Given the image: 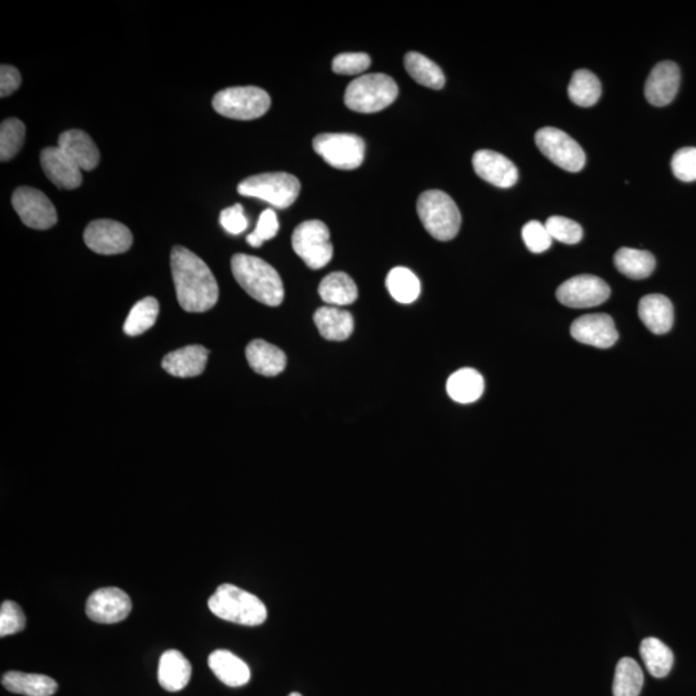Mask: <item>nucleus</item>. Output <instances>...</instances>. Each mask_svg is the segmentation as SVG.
<instances>
[{"label": "nucleus", "instance_id": "ea45409f", "mask_svg": "<svg viewBox=\"0 0 696 696\" xmlns=\"http://www.w3.org/2000/svg\"><path fill=\"white\" fill-rule=\"evenodd\" d=\"M522 239L532 253H543L550 249L552 238L546 225L539 221H530L522 227Z\"/></svg>", "mask_w": 696, "mask_h": 696}, {"label": "nucleus", "instance_id": "4be33fe9", "mask_svg": "<svg viewBox=\"0 0 696 696\" xmlns=\"http://www.w3.org/2000/svg\"><path fill=\"white\" fill-rule=\"evenodd\" d=\"M193 668L178 650H167L159 660L158 680L164 690L177 693L189 685Z\"/></svg>", "mask_w": 696, "mask_h": 696}, {"label": "nucleus", "instance_id": "39448f33", "mask_svg": "<svg viewBox=\"0 0 696 696\" xmlns=\"http://www.w3.org/2000/svg\"><path fill=\"white\" fill-rule=\"evenodd\" d=\"M399 95V87L386 74H368L352 80L346 89L345 104L356 113H378L390 106Z\"/></svg>", "mask_w": 696, "mask_h": 696}, {"label": "nucleus", "instance_id": "f8f14e48", "mask_svg": "<svg viewBox=\"0 0 696 696\" xmlns=\"http://www.w3.org/2000/svg\"><path fill=\"white\" fill-rule=\"evenodd\" d=\"M557 300L571 309H588L609 300L610 288L595 275L574 276L562 283L556 292Z\"/></svg>", "mask_w": 696, "mask_h": 696}, {"label": "nucleus", "instance_id": "c756f323", "mask_svg": "<svg viewBox=\"0 0 696 696\" xmlns=\"http://www.w3.org/2000/svg\"><path fill=\"white\" fill-rule=\"evenodd\" d=\"M404 65L410 77L421 86L431 89H441L445 86V75L440 66L430 58L418 52L406 53Z\"/></svg>", "mask_w": 696, "mask_h": 696}, {"label": "nucleus", "instance_id": "a18cd8bd", "mask_svg": "<svg viewBox=\"0 0 696 696\" xmlns=\"http://www.w3.org/2000/svg\"><path fill=\"white\" fill-rule=\"evenodd\" d=\"M289 696H302L300 693H292Z\"/></svg>", "mask_w": 696, "mask_h": 696}, {"label": "nucleus", "instance_id": "bb28decb", "mask_svg": "<svg viewBox=\"0 0 696 696\" xmlns=\"http://www.w3.org/2000/svg\"><path fill=\"white\" fill-rule=\"evenodd\" d=\"M485 382L477 370L463 368L449 377L446 391L450 399L459 404H471L484 394Z\"/></svg>", "mask_w": 696, "mask_h": 696}, {"label": "nucleus", "instance_id": "c9c22d12", "mask_svg": "<svg viewBox=\"0 0 696 696\" xmlns=\"http://www.w3.org/2000/svg\"><path fill=\"white\" fill-rule=\"evenodd\" d=\"M25 124L20 119L10 118L0 126V160L10 162L24 146Z\"/></svg>", "mask_w": 696, "mask_h": 696}, {"label": "nucleus", "instance_id": "9d476101", "mask_svg": "<svg viewBox=\"0 0 696 696\" xmlns=\"http://www.w3.org/2000/svg\"><path fill=\"white\" fill-rule=\"evenodd\" d=\"M535 144L541 153L566 172H580L586 165L582 146L559 128L544 127L535 135Z\"/></svg>", "mask_w": 696, "mask_h": 696}, {"label": "nucleus", "instance_id": "9b49d317", "mask_svg": "<svg viewBox=\"0 0 696 696\" xmlns=\"http://www.w3.org/2000/svg\"><path fill=\"white\" fill-rule=\"evenodd\" d=\"M12 205L22 223L30 229L47 230L57 223L55 205L34 187H19L12 195Z\"/></svg>", "mask_w": 696, "mask_h": 696}, {"label": "nucleus", "instance_id": "f704fd0d", "mask_svg": "<svg viewBox=\"0 0 696 696\" xmlns=\"http://www.w3.org/2000/svg\"><path fill=\"white\" fill-rule=\"evenodd\" d=\"M158 315L159 302L153 297L144 298V300L137 302L129 312L126 323H124V333L131 337L144 334L154 327Z\"/></svg>", "mask_w": 696, "mask_h": 696}, {"label": "nucleus", "instance_id": "c03bdc74", "mask_svg": "<svg viewBox=\"0 0 696 696\" xmlns=\"http://www.w3.org/2000/svg\"><path fill=\"white\" fill-rule=\"evenodd\" d=\"M22 78L20 71L10 65L0 68V97L11 96L20 88Z\"/></svg>", "mask_w": 696, "mask_h": 696}, {"label": "nucleus", "instance_id": "aec40b11", "mask_svg": "<svg viewBox=\"0 0 696 696\" xmlns=\"http://www.w3.org/2000/svg\"><path fill=\"white\" fill-rule=\"evenodd\" d=\"M209 352L203 346H186L165 355L163 369L178 378L198 377L204 372Z\"/></svg>", "mask_w": 696, "mask_h": 696}, {"label": "nucleus", "instance_id": "dca6fc26", "mask_svg": "<svg viewBox=\"0 0 696 696\" xmlns=\"http://www.w3.org/2000/svg\"><path fill=\"white\" fill-rule=\"evenodd\" d=\"M477 176L501 189H510L519 180L516 165L506 156L493 150L476 151L472 158Z\"/></svg>", "mask_w": 696, "mask_h": 696}, {"label": "nucleus", "instance_id": "a19ab883", "mask_svg": "<svg viewBox=\"0 0 696 696\" xmlns=\"http://www.w3.org/2000/svg\"><path fill=\"white\" fill-rule=\"evenodd\" d=\"M672 172L682 182L696 181V147H682L673 155Z\"/></svg>", "mask_w": 696, "mask_h": 696}, {"label": "nucleus", "instance_id": "7c9ffc66", "mask_svg": "<svg viewBox=\"0 0 696 696\" xmlns=\"http://www.w3.org/2000/svg\"><path fill=\"white\" fill-rule=\"evenodd\" d=\"M640 654L650 675L655 678L668 676L673 667V653L659 638L648 637L641 642Z\"/></svg>", "mask_w": 696, "mask_h": 696}, {"label": "nucleus", "instance_id": "c85d7f7f", "mask_svg": "<svg viewBox=\"0 0 696 696\" xmlns=\"http://www.w3.org/2000/svg\"><path fill=\"white\" fill-rule=\"evenodd\" d=\"M614 263L620 274L633 280L649 278L657 265L653 254L632 248H620L615 253Z\"/></svg>", "mask_w": 696, "mask_h": 696}, {"label": "nucleus", "instance_id": "a211bd4d", "mask_svg": "<svg viewBox=\"0 0 696 696\" xmlns=\"http://www.w3.org/2000/svg\"><path fill=\"white\" fill-rule=\"evenodd\" d=\"M680 68L672 61L659 62L646 80L645 96L651 105L663 107L671 104L680 88Z\"/></svg>", "mask_w": 696, "mask_h": 696}, {"label": "nucleus", "instance_id": "b1692460", "mask_svg": "<svg viewBox=\"0 0 696 696\" xmlns=\"http://www.w3.org/2000/svg\"><path fill=\"white\" fill-rule=\"evenodd\" d=\"M209 668L218 680L230 687H242L251 680V669L244 660L229 650H216L209 655Z\"/></svg>", "mask_w": 696, "mask_h": 696}, {"label": "nucleus", "instance_id": "f257e3e1", "mask_svg": "<svg viewBox=\"0 0 696 696\" xmlns=\"http://www.w3.org/2000/svg\"><path fill=\"white\" fill-rule=\"evenodd\" d=\"M171 267L177 300L187 312L213 309L220 296L216 278L202 258L181 245L171 253Z\"/></svg>", "mask_w": 696, "mask_h": 696}, {"label": "nucleus", "instance_id": "423d86ee", "mask_svg": "<svg viewBox=\"0 0 696 696\" xmlns=\"http://www.w3.org/2000/svg\"><path fill=\"white\" fill-rule=\"evenodd\" d=\"M240 195L261 199L279 209L289 208L300 195L301 184L293 174L262 173L245 178L238 186Z\"/></svg>", "mask_w": 696, "mask_h": 696}, {"label": "nucleus", "instance_id": "393cba45", "mask_svg": "<svg viewBox=\"0 0 696 696\" xmlns=\"http://www.w3.org/2000/svg\"><path fill=\"white\" fill-rule=\"evenodd\" d=\"M314 321L321 337L328 341H346L354 332V318L351 312L337 307L324 306L315 312Z\"/></svg>", "mask_w": 696, "mask_h": 696}, {"label": "nucleus", "instance_id": "e433bc0d", "mask_svg": "<svg viewBox=\"0 0 696 696\" xmlns=\"http://www.w3.org/2000/svg\"><path fill=\"white\" fill-rule=\"evenodd\" d=\"M546 229L550 232L553 240L564 244H578L583 238L582 226L566 217L553 216L548 218Z\"/></svg>", "mask_w": 696, "mask_h": 696}, {"label": "nucleus", "instance_id": "412c9836", "mask_svg": "<svg viewBox=\"0 0 696 696\" xmlns=\"http://www.w3.org/2000/svg\"><path fill=\"white\" fill-rule=\"evenodd\" d=\"M638 316L651 333L662 336L671 330L675 311L672 302L663 294H649L638 303Z\"/></svg>", "mask_w": 696, "mask_h": 696}, {"label": "nucleus", "instance_id": "72a5a7b5", "mask_svg": "<svg viewBox=\"0 0 696 696\" xmlns=\"http://www.w3.org/2000/svg\"><path fill=\"white\" fill-rule=\"evenodd\" d=\"M644 686V672L635 659L623 658L615 668L614 696H638Z\"/></svg>", "mask_w": 696, "mask_h": 696}, {"label": "nucleus", "instance_id": "a878e982", "mask_svg": "<svg viewBox=\"0 0 696 696\" xmlns=\"http://www.w3.org/2000/svg\"><path fill=\"white\" fill-rule=\"evenodd\" d=\"M2 685L10 693L26 696H52L58 689L57 682L51 677L17 671L4 673Z\"/></svg>", "mask_w": 696, "mask_h": 696}, {"label": "nucleus", "instance_id": "5701e85b", "mask_svg": "<svg viewBox=\"0 0 696 696\" xmlns=\"http://www.w3.org/2000/svg\"><path fill=\"white\" fill-rule=\"evenodd\" d=\"M245 355H247L249 367L261 376H279L287 367V356L284 352L262 339L249 343Z\"/></svg>", "mask_w": 696, "mask_h": 696}, {"label": "nucleus", "instance_id": "7ed1b4c3", "mask_svg": "<svg viewBox=\"0 0 696 696\" xmlns=\"http://www.w3.org/2000/svg\"><path fill=\"white\" fill-rule=\"evenodd\" d=\"M208 608L216 617L240 626H261L267 619L265 604L253 593L234 584L218 587L208 601Z\"/></svg>", "mask_w": 696, "mask_h": 696}, {"label": "nucleus", "instance_id": "0eeeda50", "mask_svg": "<svg viewBox=\"0 0 696 696\" xmlns=\"http://www.w3.org/2000/svg\"><path fill=\"white\" fill-rule=\"evenodd\" d=\"M212 104L214 110L226 118L253 120L261 118L269 111L271 98L262 88L231 87L218 92Z\"/></svg>", "mask_w": 696, "mask_h": 696}, {"label": "nucleus", "instance_id": "58836bf2", "mask_svg": "<svg viewBox=\"0 0 696 696\" xmlns=\"http://www.w3.org/2000/svg\"><path fill=\"white\" fill-rule=\"evenodd\" d=\"M279 220L274 209L263 211L258 220L256 230L248 235L247 242L253 248H260L267 240L274 239L278 235Z\"/></svg>", "mask_w": 696, "mask_h": 696}, {"label": "nucleus", "instance_id": "4c0bfd02", "mask_svg": "<svg viewBox=\"0 0 696 696\" xmlns=\"http://www.w3.org/2000/svg\"><path fill=\"white\" fill-rule=\"evenodd\" d=\"M26 617L19 604L4 601L0 608V637L16 635L24 631Z\"/></svg>", "mask_w": 696, "mask_h": 696}, {"label": "nucleus", "instance_id": "f03ea898", "mask_svg": "<svg viewBox=\"0 0 696 696\" xmlns=\"http://www.w3.org/2000/svg\"><path fill=\"white\" fill-rule=\"evenodd\" d=\"M231 270L240 287L263 305L276 307L284 300V285L278 271L261 258L238 253L232 257Z\"/></svg>", "mask_w": 696, "mask_h": 696}, {"label": "nucleus", "instance_id": "f3484780", "mask_svg": "<svg viewBox=\"0 0 696 696\" xmlns=\"http://www.w3.org/2000/svg\"><path fill=\"white\" fill-rule=\"evenodd\" d=\"M40 164L48 180L58 189L74 190L82 185V169L60 147L51 146L42 150Z\"/></svg>", "mask_w": 696, "mask_h": 696}, {"label": "nucleus", "instance_id": "2eb2a0df", "mask_svg": "<svg viewBox=\"0 0 696 696\" xmlns=\"http://www.w3.org/2000/svg\"><path fill=\"white\" fill-rule=\"evenodd\" d=\"M571 337L584 345L609 348L618 341L614 320L605 314L584 315L571 324Z\"/></svg>", "mask_w": 696, "mask_h": 696}, {"label": "nucleus", "instance_id": "2f4dec72", "mask_svg": "<svg viewBox=\"0 0 696 696\" xmlns=\"http://www.w3.org/2000/svg\"><path fill=\"white\" fill-rule=\"evenodd\" d=\"M386 285L392 298L403 305L416 302L421 294L419 279L406 267H395L388 272Z\"/></svg>", "mask_w": 696, "mask_h": 696}, {"label": "nucleus", "instance_id": "4468645a", "mask_svg": "<svg viewBox=\"0 0 696 696\" xmlns=\"http://www.w3.org/2000/svg\"><path fill=\"white\" fill-rule=\"evenodd\" d=\"M132 611L131 597L116 587L100 588L88 597L86 613L93 622L114 624L122 622Z\"/></svg>", "mask_w": 696, "mask_h": 696}, {"label": "nucleus", "instance_id": "6ab92c4d", "mask_svg": "<svg viewBox=\"0 0 696 696\" xmlns=\"http://www.w3.org/2000/svg\"><path fill=\"white\" fill-rule=\"evenodd\" d=\"M58 147L69 156L82 171H93L100 164V151L92 137L80 129H70L61 133Z\"/></svg>", "mask_w": 696, "mask_h": 696}, {"label": "nucleus", "instance_id": "1a4fd4ad", "mask_svg": "<svg viewBox=\"0 0 696 696\" xmlns=\"http://www.w3.org/2000/svg\"><path fill=\"white\" fill-rule=\"evenodd\" d=\"M315 153L342 171L359 168L365 158L363 138L352 133H324L314 138Z\"/></svg>", "mask_w": 696, "mask_h": 696}, {"label": "nucleus", "instance_id": "ddd939ff", "mask_svg": "<svg viewBox=\"0 0 696 696\" xmlns=\"http://www.w3.org/2000/svg\"><path fill=\"white\" fill-rule=\"evenodd\" d=\"M84 242L91 251L114 256L129 251L133 236L127 226L113 220H96L84 231Z\"/></svg>", "mask_w": 696, "mask_h": 696}, {"label": "nucleus", "instance_id": "473e14b6", "mask_svg": "<svg viewBox=\"0 0 696 696\" xmlns=\"http://www.w3.org/2000/svg\"><path fill=\"white\" fill-rule=\"evenodd\" d=\"M601 92V83L595 74L586 69L575 71L568 88L570 100L575 105L580 107L596 105L600 100Z\"/></svg>", "mask_w": 696, "mask_h": 696}, {"label": "nucleus", "instance_id": "37998d69", "mask_svg": "<svg viewBox=\"0 0 696 696\" xmlns=\"http://www.w3.org/2000/svg\"><path fill=\"white\" fill-rule=\"evenodd\" d=\"M220 222L223 229L232 235L242 234L248 227V218L245 217L244 208L240 204L223 209Z\"/></svg>", "mask_w": 696, "mask_h": 696}, {"label": "nucleus", "instance_id": "cd10ccee", "mask_svg": "<svg viewBox=\"0 0 696 696\" xmlns=\"http://www.w3.org/2000/svg\"><path fill=\"white\" fill-rule=\"evenodd\" d=\"M321 300L327 305L348 306L358 300L359 292L355 281L345 272H332L319 285Z\"/></svg>", "mask_w": 696, "mask_h": 696}, {"label": "nucleus", "instance_id": "6e6552de", "mask_svg": "<svg viewBox=\"0 0 696 696\" xmlns=\"http://www.w3.org/2000/svg\"><path fill=\"white\" fill-rule=\"evenodd\" d=\"M292 247L312 270L323 269L333 257L328 226L319 220L302 222L292 236Z\"/></svg>", "mask_w": 696, "mask_h": 696}, {"label": "nucleus", "instance_id": "79ce46f5", "mask_svg": "<svg viewBox=\"0 0 696 696\" xmlns=\"http://www.w3.org/2000/svg\"><path fill=\"white\" fill-rule=\"evenodd\" d=\"M370 57L367 53H341L334 57L332 68L339 75H358L368 70Z\"/></svg>", "mask_w": 696, "mask_h": 696}, {"label": "nucleus", "instance_id": "20e7f679", "mask_svg": "<svg viewBox=\"0 0 696 696\" xmlns=\"http://www.w3.org/2000/svg\"><path fill=\"white\" fill-rule=\"evenodd\" d=\"M417 212L428 234L440 242L454 239L461 229V212L454 200L444 191L428 190L421 194L417 202Z\"/></svg>", "mask_w": 696, "mask_h": 696}]
</instances>
